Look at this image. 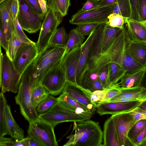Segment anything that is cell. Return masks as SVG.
<instances>
[{
  "label": "cell",
  "mask_w": 146,
  "mask_h": 146,
  "mask_svg": "<svg viewBox=\"0 0 146 146\" xmlns=\"http://www.w3.org/2000/svg\"><path fill=\"white\" fill-rule=\"evenodd\" d=\"M38 83L35 69V60L21 75L17 94L15 97L16 103L20 107V111L29 123L39 119L38 114L31 101L32 92Z\"/></svg>",
  "instance_id": "obj_1"
},
{
  "label": "cell",
  "mask_w": 146,
  "mask_h": 146,
  "mask_svg": "<svg viewBox=\"0 0 146 146\" xmlns=\"http://www.w3.org/2000/svg\"><path fill=\"white\" fill-rule=\"evenodd\" d=\"M127 40L126 28L124 25L106 49L94 54H90L85 73H98L103 66L113 61L121 64L122 56Z\"/></svg>",
  "instance_id": "obj_2"
},
{
  "label": "cell",
  "mask_w": 146,
  "mask_h": 146,
  "mask_svg": "<svg viewBox=\"0 0 146 146\" xmlns=\"http://www.w3.org/2000/svg\"><path fill=\"white\" fill-rule=\"evenodd\" d=\"M74 122L75 133L67 137L64 146H102L103 131L98 122L90 119Z\"/></svg>",
  "instance_id": "obj_3"
},
{
  "label": "cell",
  "mask_w": 146,
  "mask_h": 146,
  "mask_svg": "<svg viewBox=\"0 0 146 146\" xmlns=\"http://www.w3.org/2000/svg\"><path fill=\"white\" fill-rule=\"evenodd\" d=\"M65 50V48L48 45L38 54L35 60V71L38 83L49 70L62 63Z\"/></svg>",
  "instance_id": "obj_4"
},
{
  "label": "cell",
  "mask_w": 146,
  "mask_h": 146,
  "mask_svg": "<svg viewBox=\"0 0 146 146\" xmlns=\"http://www.w3.org/2000/svg\"><path fill=\"white\" fill-rule=\"evenodd\" d=\"M44 17L36 43L38 54L48 46L52 35L62 22L63 18L49 8H48Z\"/></svg>",
  "instance_id": "obj_5"
},
{
  "label": "cell",
  "mask_w": 146,
  "mask_h": 146,
  "mask_svg": "<svg viewBox=\"0 0 146 146\" xmlns=\"http://www.w3.org/2000/svg\"><path fill=\"white\" fill-rule=\"evenodd\" d=\"M54 127L40 118L29 123V136L36 140L41 146H58Z\"/></svg>",
  "instance_id": "obj_6"
},
{
  "label": "cell",
  "mask_w": 146,
  "mask_h": 146,
  "mask_svg": "<svg viewBox=\"0 0 146 146\" xmlns=\"http://www.w3.org/2000/svg\"><path fill=\"white\" fill-rule=\"evenodd\" d=\"M19 5L17 18L22 29L30 33L40 28L44 17L36 13L26 0H18Z\"/></svg>",
  "instance_id": "obj_7"
},
{
  "label": "cell",
  "mask_w": 146,
  "mask_h": 146,
  "mask_svg": "<svg viewBox=\"0 0 146 146\" xmlns=\"http://www.w3.org/2000/svg\"><path fill=\"white\" fill-rule=\"evenodd\" d=\"M113 9V5H111L85 11H78L72 16L69 22L77 25L88 23H106L108 17L112 13Z\"/></svg>",
  "instance_id": "obj_8"
},
{
  "label": "cell",
  "mask_w": 146,
  "mask_h": 146,
  "mask_svg": "<svg viewBox=\"0 0 146 146\" xmlns=\"http://www.w3.org/2000/svg\"><path fill=\"white\" fill-rule=\"evenodd\" d=\"M61 63L49 70L40 82L49 94L52 95L57 96L62 92L67 82Z\"/></svg>",
  "instance_id": "obj_9"
},
{
  "label": "cell",
  "mask_w": 146,
  "mask_h": 146,
  "mask_svg": "<svg viewBox=\"0 0 146 146\" xmlns=\"http://www.w3.org/2000/svg\"><path fill=\"white\" fill-rule=\"evenodd\" d=\"M21 75L15 70L6 54L3 55L1 77V92H17Z\"/></svg>",
  "instance_id": "obj_10"
},
{
  "label": "cell",
  "mask_w": 146,
  "mask_h": 146,
  "mask_svg": "<svg viewBox=\"0 0 146 146\" xmlns=\"http://www.w3.org/2000/svg\"><path fill=\"white\" fill-rule=\"evenodd\" d=\"M58 102L52 108L59 109L80 116L86 120L94 115L86 107L77 102L65 92L58 98Z\"/></svg>",
  "instance_id": "obj_11"
},
{
  "label": "cell",
  "mask_w": 146,
  "mask_h": 146,
  "mask_svg": "<svg viewBox=\"0 0 146 146\" xmlns=\"http://www.w3.org/2000/svg\"><path fill=\"white\" fill-rule=\"evenodd\" d=\"M38 55L36 43H23L12 61L15 70L21 75Z\"/></svg>",
  "instance_id": "obj_12"
},
{
  "label": "cell",
  "mask_w": 146,
  "mask_h": 146,
  "mask_svg": "<svg viewBox=\"0 0 146 146\" xmlns=\"http://www.w3.org/2000/svg\"><path fill=\"white\" fill-rule=\"evenodd\" d=\"M145 101L99 102L97 105V112L100 115L129 113L138 108Z\"/></svg>",
  "instance_id": "obj_13"
},
{
  "label": "cell",
  "mask_w": 146,
  "mask_h": 146,
  "mask_svg": "<svg viewBox=\"0 0 146 146\" xmlns=\"http://www.w3.org/2000/svg\"><path fill=\"white\" fill-rule=\"evenodd\" d=\"M80 52V46L72 49L65 55L61 63L67 82L77 85L76 75Z\"/></svg>",
  "instance_id": "obj_14"
},
{
  "label": "cell",
  "mask_w": 146,
  "mask_h": 146,
  "mask_svg": "<svg viewBox=\"0 0 146 146\" xmlns=\"http://www.w3.org/2000/svg\"><path fill=\"white\" fill-rule=\"evenodd\" d=\"M62 91L67 93L94 114L96 106L90 101V99L92 92L89 90L67 82Z\"/></svg>",
  "instance_id": "obj_15"
},
{
  "label": "cell",
  "mask_w": 146,
  "mask_h": 146,
  "mask_svg": "<svg viewBox=\"0 0 146 146\" xmlns=\"http://www.w3.org/2000/svg\"><path fill=\"white\" fill-rule=\"evenodd\" d=\"M39 118L51 125L54 127L65 122H78L85 120L82 117L59 109L51 108L48 111L38 115Z\"/></svg>",
  "instance_id": "obj_16"
},
{
  "label": "cell",
  "mask_w": 146,
  "mask_h": 146,
  "mask_svg": "<svg viewBox=\"0 0 146 146\" xmlns=\"http://www.w3.org/2000/svg\"><path fill=\"white\" fill-rule=\"evenodd\" d=\"M115 122L119 146H124L128 132L136 123L129 113L112 115Z\"/></svg>",
  "instance_id": "obj_17"
},
{
  "label": "cell",
  "mask_w": 146,
  "mask_h": 146,
  "mask_svg": "<svg viewBox=\"0 0 146 146\" xmlns=\"http://www.w3.org/2000/svg\"><path fill=\"white\" fill-rule=\"evenodd\" d=\"M94 30L88 35L85 41L80 46L81 52L76 73V81L78 85L81 87H82V80L86 70L88 62L94 36Z\"/></svg>",
  "instance_id": "obj_18"
},
{
  "label": "cell",
  "mask_w": 146,
  "mask_h": 146,
  "mask_svg": "<svg viewBox=\"0 0 146 146\" xmlns=\"http://www.w3.org/2000/svg\"><path fill=\"white\" fill-rule=\"evenodd\" d=\"M120 88V92L108 102L146 100V89L144 86Z\"/></svg>",
  "instance_id": "obj_19"
},
{
  "label": "cell",
  "mask_w": 146,
  "mask_h": 146,
  "mask_svg": "<svg viewBox=\"0 0 146 146\" xmlns=\"http://www.w3.org/2000/svg\"><path fill=\"white\" fill-rule=\"evenodd\" d=\"M125 24L127 34L131 40L146 42V21L127 18Z\"/></svg>",
  "instance_id": "obj_20"
},
{
  "label": "cell",
  "mask_w": 146,
  "mask_h": 146,
  "mask_svg": "<svg viewBox=\"0 0 146 146\" xmlns=\"http://www.w3.org/2000/svg\"><path fill=\"white\" fill-rule=\"evenodd\" d=\"M12 1V0H5L0 4V24L7 41L14 30V22L10 13Z\"/></svg>",
  "instance_id": "obj_21"
},
{
  "label": "cell",
  "mask_w": 146,
  "mask_h": 146,
  "mask_svg": "<svg viewBox=\"0 0 146 146\" xmlns=\"http://www.w3.org/2000/svg\"><path fill=\"white\" fill-rule=\"evenodd\" d=\"M5 119L7 135L16 141L24 138V131L15 120L11 113V106L7 104L5 109Z\"/></svg>",
  "instance_id": "obj_22"
},
{
  "label": "cell",
  "mask_w": 146,
  "mask_h": 146,
  "mask_svg": "<svg viewBox=\"0 0 146 146\" xmlns=\"http://www.w3.org/2000/svg\"><path fill=\"white\" fill-rule=\"evenodd\" d=\"M126 49L136 61L146 66V42L132 40L128 36Z\"/></svg>",
  "instance_id": "obj_23"
},
{
  "label": "cell",
  "mask_w": 146,
  "mask_h": 146,
  "mask_svg": "<svg viewBox=\"0 0 146 146\" xmlns=\"http://www.w3.org/2000/svg\"><path fill=\"white\" fill-rule=\"evenodd\" d=\"M102 146H119L115 124L111 116L106 121L104 125Z\"/></svg>",
  "instance_id": "obj_24"
},
{
  "label": "cell",
  "mask_w": 146,
  "mask_h": 146,
  "mask_svg": "<svg viewBox=\"0 0 146 146\" xmlns=\"http://www.w3.org/2000/svg\"><path fill=\"white\" fill-rule=\"evenodd\" d=\"M146 71V68L133 73L125 74L119 83L123 88L143 86L142 83Z\"/></svg>",
  "instance_id": "obj_25"
},
{
  "label": "cell",
  "mask_w": 146,
  "mask_h": 146,
  "mask_svg": "<svg viewBox=\"0 0 146 146\" xmlns=\"http://www.w3.org/2000/svg\"><path fill=\"white\" fill-rule=\"evenodd\" d=\"M121 64L126 71L125 74L133 73L146 68V66L140 64L133 58L127 50L126 46L122 55Z\"/></svg>",
  "instance_id": "obj_26"
},
{
  "label": "cell",
  "mask_w": 146,
  "mask_h": 146,
  "mask_svg": "<svg viewBox=\"0 0 146 146\" xmlns=\"http://www.w3.org/2000/svg\"><path fill=\"white\" fill-rule=\"evenodd\" d=\"M7 104L4 93L0 92V143L12 140V138L4 137L7 135L5 119V111Z\"/></svg>",
  "instance_id": "obj_27"
},
{
  "label": "cell",
  "mask_w": 146,
  "mask_h": 146,
  "mask_svg": "<svg viewBox=\"0 0 146 146\" xmlns=\"http://www.w3.org/2000/svg\"><path fill=\"white\" fill-rule=\"evenodd\" d=\"M84 39L85 36L78 32L76 28L72 29L68 35L65 47V55L72 49L81 45Z\"/></svg>",
  "instance_id": "obj_28"
},
{
  "label": "cell",
  "mask_w": 146,
  "mask_h": 146,
  "mask_svg": "<svg viewBox=\"0 0 146 146\" xmlns=\"http://www.w3.org/2000/svg\"><path fill=\"white\" fill-rule=\"evenodd\" d=\"M47 6L62 17L65 16L70 5V0H47Z\"/></svg>",
  "instance_id": "obj_29"
},
{
  "label": "cell",
  "mask_w": 146,
  "mask_h": 146,
  "mask_svg": "<svg viewBox=\"0 0 146 146\" xmlns=\"http://www.w3.org/2000/svg\"><path fill=\"white\" fill-rule=\"evenodd\" d=\"M23 42L18 38L13 32L8 41V47L6 51V54L13 61L18 51L22 45Z\"/></svg>",
  "instance_id": "obj_30"
},
{
  "label": "cell",
  "mask_w": 146,
  "mask_h": 146,
  "mask_svg": "<svg viewBox=\"0 0 146 146\" xmlns=\"http://www.w3.org/2000/svg\"><path fill=\"white\" fill-rule=\"evenodd\" d=\"M68 35L64 27L62 26L57 29L50 41L49 45L65 48Z\"/></svg>",
  "instance_id": "obj_31"
},
{
  "label": "cell",
  "mask_w": 146,
  "mask_h": 146,
  "mask_svg": "<svg viewBox=\"0 0 146 146\" xmlns=\"http://www.w3.org/2000/svg\"><path fill=\"white\" fill-rule=\"evenodd\" d=\"M110 86L118 83L126 73L121 64L118 62H111L110 63Z\"/></svg>",
  "instance_id": "obj_32"
},
{
  "label": "cell",
  "mask_w": 146,
  "mask_h": 146,
  "mask_svg": "<svg viewBox=\"0 0 146 146\" xmlns=\"http://www.w3.org/2000/svg\"><path fill=\"white\" fill-rule=\"evenodd\" d=\"M46 90L40 83L33 90L31 94V101L33 107L36 109L38 104L49 95Z\"/></svg>",
  "instance_id": "obj_33"
},
{
  "label": "cell",
  "mask_w": 146,
  "mask_h": 146,
  "mask_svg": "<svg viewBox=\"0 0 146 146\" xmlns=\"http://www.w3.org/2000/svg\"><path fill=\"white\" fill-rule=\"evenodd\" d=\"M112 13L117 14L126 18H129L131 13L129 0H118L117 2L113 5Z\"/></svg>",
  "instance_id": "obj_34"
},
{
  "label": "cell",
  "mask_w": 146,
  "mask_h": 146,
  "mask_svg": "<svg viewBox=\"0 0 146 146\" xmlns=\"http://www.w3.org/2000/svg\"><path fill=\"white\" fill-rule=\"evenodd\" d=\"M58 101V98L49 94L38 104L36 108V111L38 115L44 113L50 109Z\"/></svg>",
  "instance_id": "obj_35"
},
{
  "label": "cell",
  "mask_w": 146,
  "mask_h": 146,
  "mask_svg": "<svg viewBox=\"0 0 146 146\" xmlns=\"http://www.w3.org/2000/svg\"><path fill=\"white\" fill-rule=\"evenodd\" d=\"M146 128V119H143L136 122L129 130L127 138L134 145L133 141L137 135Z\"/></svg>",
  "instance_id": "obj_36"
},
{
  "label": "cell",
  "mask_w": 146,
  "mask_h": 146,
  "mask_svg": "<svg viewBox=\"0 0 146 146\" xmlns=\"http://www.w3.org/2000/svg\"><path fill=\"white\" fill-rule=\"evenodd\" d=\"M99 79L105 89L110 86V63L102 68L98 72Z\"/></svg>",
  "instance_id": "obj_37"
},
{
  "label": "cell",
  "mask_w": 146,
  "mask_h": 146,
  "mask_svg": "<svg viewBox=\"0 0 146 146\" xmlns=\"http://www.w3.org/2000/svg\"><path fill=\"white\" fill-rule=\"evenodd\" d=\"M126 18L115 13H112L108 17L107 24L110 26L122 29L123 28Z\"/></svg>",
  "instance_id": "obj_38"
},
{
  "label": "cell",
  "mask_w": 146,
  "mask_h": 146,
  "mask_svg": "<svg viewBox=\"0 0 146 146\" xmlns=\"http://www.w3.org/2000/svg\"><path fill=\"white\" fill-rule=\"evenodd\" d=\"M120 88L121 86L118 83L109 86L106 88L104 96L101 101L99 102H109L112 98L120 92L121 90Z\"/></svg>",
  "instance_id": "obj_39"
},
{
  "label": "cell",
  "mask_w": 146,
  "mask_h": 146,
  "mask_svg": "<svg viewBox=\"0 0 146 146\" xmlns=\"http://www.w3.org/2000/svg\"><path fill=\"white\" fill-rule=\"evenodd\" d=\"M100 23H88L78 25L77 30L84 36L89 35Z\"/></svg>",
  "instance_id": "obj_40"
},
{
  "label": "cell",
  "mask_w": 146,
  "mask_h": 146,
  "mask_svg": "<svg viewBox=\"0 0 146 146\" xmlns=\"http://www.w3.org/2000/svg\"><path fill=\"white\" fill-rule=\"evenodd\" d=\"M13 32L16 35L23 43H29L33 42L27 36L22 29L17 17L14 22Z\"/></svg>",
  "instance_id": "obj_41"
},
{
  "label": "cell",
  "mask_w": 146,
  "mask_h": 146,
  "mask_svg": "<svg viewBox=\"0 0 146 146\" xmlns=\"http://www.w3.org/2000/svg\"><path fill=\"white\" fill-rule=\"evenodd\" d=\"M99 79V73L97 72L84 73L82 82V86L88 89L89 84L92 82Z\"/></svg>",
  "instance_id": "obj_42"
},
{
  "label": "cell",
  "mask_w": 146,
  "mask_h": 146,
  "mask_svg": "<svg viewBox=\"0 0 146 146\" xmlns=\"http://www.w3.org/2000/svg\"><path fill=\"white\" fill-rule=\"evenodd\" d=\"M106 88L103 90H96L92 92L90 100L91 103L96 106L100 102L104 96Z\"/></svg>",
  "instance_id": "obj_43"
},
{
  "label": "cell",
  "mask_w": 146,
  "mask_h": 146,
  "mask_svg": "<svg viewBox=\"0 0 146 146\" xmlns=\"http://www.w3.org/2000/svg\"><path fill=\"white\" fill-rule=\"evenodd\" d=\"M131 5V13L129 19L140 21L138 11V0H129Z\"/></svg>",
  "instance_id": "obj_44"
},
{
  "label": "cell",
  "mask_w": 146,
  "mask_h": 146,
  "mask_svg": "<svg viewBox=\"0 0 146 146\" xmlns=\"http://www.w3.org/2000/svg\"><path fill=\"white\" fill-rule=\"evenodd\" d=\"M129 113L135 122L141 119H146V111L138 107Z\"/></svg>",
  "instance_id": "obj_45"
},
{
  "label": "cell",
  "mask_w": 146,
  "mask_h": 146,
  "mask_svg": "<svg viewBox=\"0 0 146 146\" xmlns=\"http://www.w3.org/2000/svg\"><path fill=\"white\" fill-rule=\"evenodd\" d=\"M138 7L140 21H146V0H138Z\"/></svg>",
  "instance_id": "obj_46"
},
{
  "label": "cell",
  "mask_w": 146,
  "mask_h": 146,
  "mask_svg": "<svg viewBox=\"0 0 146 146\" xmlns=\"http://www.w3.org/2000/svg\"><path fill=\"white\" fill-rule=\"evenodd\" d=\"M135 146H146V128L137 135L133 141Z\"/></svg>",
  "instance_id": "obj_47"
},
{
  "label": "cell",
  "mask_w": 146,
  "mask_h": 146,
  "mask_svg": "<svg viewBox=\"0 0 146 146\" xmlns=\"http://www.w3.org/2000/svg\"><path fill=\"white\" fill-rule=\"evenodd\" d=\"M34 11L38 14L44 17V13L39 0H26Z\"/></svg>",
  "instance_id": "obj_48"
},
{
  "label": "cell",
  "mask_w": 146,
  "mask_h": 146,
  "mask_svg": "<svg viewBox=\"0 0 146 146\" xmlns=\"http://www.w3.org/2000/svg\"><path fill=\"white\" fill-rule=\"evenodd\" d=\"M19 8L18 0H12L10 7V13L14 22L17 17Z\"/></svg>",
  "instance_id": "obj_49"
},
{
  "label": "cell",
  "mask_w": 146,
  "mask_h": 146,
  "mask_svg": "<svg viewBox=\"0 0 146 146\" xmlns=\"http://www.w3.org/2000/svg\"><path fill=\"white\" fill-rule=\"evenodd\" d=\"M99 2L97 0H87L84 4L82 8L78 11L83 12L93 9L97 6Z\"/></svg>",
  "instance_id": "obj_50"
},
{
  "label": "cell",
  "mask_w": 146,
  "mask_h": 146,
  "mask_svg": "<svg viewBox=\"0 0 146 146\" xmlns=\"http://www.w3.org/2000/svg\"><path fill=\"white\" fill-rule=\"evenodd\" d=\"M88 89L92 92L96 90H103L105 89L99 79L91 82L89 84Z\"/></svg>",
  "instance_id": "obj_51"
},
{
  "label": "cell",
  "mask_w": 146,
  "mask_h": 146,
  "mask_svg": "<svg viewBox=\"0 0 146 146\" xmlns=\"http://www.w3.org/2000/svg\"><path fill=\"white\" fill-rule=\"evenodd\" d=\"M0 42L1 46L6 51L8 47V41L2 26L0 24Z\"/></svg>",
  "instance_id": "obj_52"
},
{
  "label": "cell",
  "mask_w": 146,
  "mask_h": 146,
  "mask_svg": "<svg viewBox=\"0 0 146 146\" xmlns=\"http://www.w3.org/2000/svg\"><path fill=\"white\" fill-rule=\"evenodd\" d=\"M23 139L26 146H41L34 139L29 136Z\"/></svg>",
  "instance_id": "obj_53"
},
{
  "label": "cell",
  "mask_w": 146,
  "mask_h": 146,
  "mask_svg": "<svg viewBox=\"0 0 146 146\" xmlns=\"http://www.w3.org/2000/svg\"><path fill=\"white\" fill-rule=\"evenodd\" d=\"M118 0H101L97 6L94 8L102 7L116 3Z\"/></svg>",
  "instance_id": "obj_54"
},
{
  "label": "cell",
  "mask_w": 146,
  "mask_h": 146,
  "mask_svg": "<svg viewBox=\"0 0 146 146\" xmlns=\"http://www.w3.org/2000/svg\"><path fill=\"white\" fill-rule=\"evenodd\" d=\"M3 53H2L1 47H0V88L1 87V77L2 70V61L3 58Z\"/></svg>",
  "instance_id": "obj_55"
},
{
  "label": "cell",
  "mask_w": 146,
  "mask_h": 146,
  "mask_svg": "<svg viewBox=\"0 0 146 146\" xmlns=\"http://www.w3.org/2000/svg\"><path fill=\"white\" fill-rule=\"evenodd\" d=\"M138 107L141 110L146 111V101L143 102Z\"/></svg>",
  "instance_id": "obj_56"
},
{
  "label": "cell",
  "mask_w": 146,
  "mask_h": 146,
  "mask_svg": "<svg viewBox=\"0 0 146 146\" xmlns=\"http://www.w3.org/2000/svg\"><path fill=\"white\" fill-rule=\"evenodd\" d=\"M5 0H0V4Z\"/></svg>",
  "instance_id": "obj_57"
},
{
  "label": "cell",
  "mask_w": 146,
  "mask_h": 146,
  "mask_svg": "<svg viewBox=\"0 0 146 146\" xmlns=\"http://www.w3.org/2000/svg\"><path fill=\"white\" fill-rule=\"evenodd\" d=\"M46 3H47V0H42Z\"/></svg>",
  "instance_id": "obj_58"
},
{
  "label": "cell",
  "mask_w": 146,
  "mask_h": 146,
  "mask_svg": "<svg viewBox=\"0 0 146 146\" xmlns=\"http://www.w3.org/2000/svg\"><path fill=\"white\" fill-rule=\"evenodd\" d=\"M1 46V43H0V47Z\"/></svg>",
  "instance_id": "obj_59"
},
{
  "label": "cell",
  "mask_w": 146,
  "mask_h": 146,
  "mask_svg": "<svg viewBox=\"0 0 146 146\" xmlns=\"http://www.w3.org/2000/svg\"><path fill=\"white\" fill-rule=\"evenodd\" d=\"M98 0V1H100L101 0Z\"/></svg>",
  "instance_id": "obj_60"
}]
</instances>
